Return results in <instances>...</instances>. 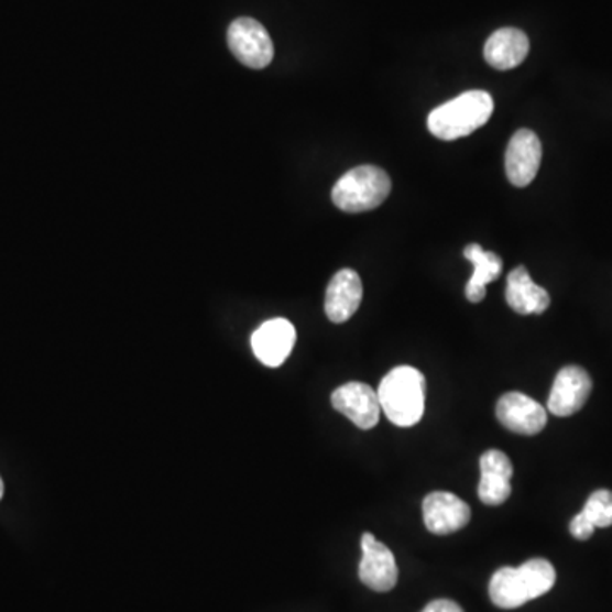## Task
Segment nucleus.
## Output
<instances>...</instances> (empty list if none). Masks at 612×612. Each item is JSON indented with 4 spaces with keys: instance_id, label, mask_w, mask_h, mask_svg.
<instances>
[{
    "instance_id": "obj_1",
    "label": "nucleus",
    "mask_w": 612,
    "mask_h": 612,
    "mask_svg": "<svg viewBox=\"0 0 612 612\" xmlns=\"http://www.w3.org/2000/svg\"><path fill=\"white\" fill-rule=\"evenodd\" d=\"M557 582V571L548 560L534 558L521 567H504L493 573L489 594L493 604L502 609H515L542 598Z\"/></svg>"
},
{
    "instance_id": "obj_17",
    "label": "nucleus",
    "mask_w": 612,
    "mask_h": 612,
    "mask_svg": "<svg viewBox=\"0 0 612 612\" xmlns=\"http://www.w3.org/2000/svg\"><path fill=\"white\" fill-rule=\"evenodd\" d=\"M465 258L473 264V274L468 281L465 293L471 303H480L485 298L487 284L499 280L504 264L499 255L483 251L480 243H470L465 249Z\"/></svg>"
},
{
    "instance_id": "obj_5",
    "label": "nucleus",
    "mask_w": 612,
    "mask_h": 612,
    "mask_svg": "<svg viewBox=\"0 0 612 612\" xmlns=\"http://www.w3.org/2000/svg\"><path fill=\"white\" fill-rule=\"evenodd\" d=\"M228 48L245 67L261 70L274 58V45L270 33L252 18H239L228 26Z\"/></svg>"
},
{
    "instance_id": "obj_12",
    "label": "nucleus",
    "mask_w": 612,
    "mask_h": 612,
    "mask_svg": "<svg viewBox=\"0 0 612 612\" xmlns=\"http://www.w3.org/2000/svg\"><path fill=\"white\" fill-rule=\"evenodd\" d=\"M296 330L286 318H273L262 324L252 336L255 358L265 367L277 368L292 354Z\"/></svg>"
},
{
    "instance_id": "obj_21",
    "label": "nucleus",
    "mask_w": 612,
    "mask_h": 612,
    "mask_svg": "<svg viewBox=\"0 0 612 612\" xmlns=\"http://www.w3.org/2000/svg\"><path fill=\"white\" fill-rule=\"evenodd\" d=\"M2 496H4V482H2V478H0V501H2Z\"/></svg>"
},
{
    "instance_id": "obj_6",
    "label": "nucleus",
    "mask_w": 612,
    "mask_h": 612,
    "mask_svg": "<svg viewBox=\"0 0 612 612\" xmlns=\"http://www.w3.org/2000/svg\"><path fill=\"white\" fill-rule=\"evenodd\" d=\"M362 558L359 579L374 592H389L398 582V567L392 549L378 542L373 534L364 533L361 539Z\"/></svg>"
},
{
    "instance_id": "obj_20",
    "label": "nucleus",
    "mask_w": 612,
    "mask_h": 612,
    "mask_svg": "<svg viewBox=\"0 0 612 612\" xmlns=\"http://www.w3.org/2000/svg\"><path fill=\"white\" fill-rule=\"evenodd\" d=\"M423 612H465L461 605L456 604L455 601L449 599H437V601L429 602Z\"/></svg>"
},
{
    "instance_id": "obj_7",
    "label": "nucleus",
    "mask_w": 612,
    "mask_h": 612,
    "mask_svg": "<svg viewBox=\"0 0 612 612\" xmlns=\"http://www.w3.org/2000/svg\"><path fill=\"white\" fill-rule=\"evenodd\" d=\"M499 423L514 434L536 436L548 424V414L542 404L520 392L505 393L496 402Z\"/></svg>"
},
{
    "instance_id": "obj_3",
    "label": "nucleus",
    "mask_w": 612,
    "mask_h": 612,
    "mask_svg": "<svg viewBox=\"0 0 612 612\" xmlns=\"http://www.w3.org/2000/svg\"><path fill=\"white\" fill-rule=\"evenodd\" d=\"M492 114V96L485 90H468L434 109L427 118V128L436 139L452 142L471 135L487 124Z\"/></svg>"
},
{
    "instance_id": "obj_13",
    "label": "nucleus",
    "mask_w": 612,
    "mask_h": 612,
    "mask_svg": "<svg viewBox=\"0 0 612 612\" xmlns=\"http://www.w3.org/2000/svg\"><path fill=\"white\" fill-rule=\"evenodd\" d=\"M480 471L482 480L478 485V496L485 505H501L507 501L512 493V468L511 459L499 449H489L480 458Z\"/></svg>"
},
{
    "instance_id": "obj_9",
    "label": "nucleus",
    "mask_w": 612,
    "mask_h": 612,
    "mask_svg": "<svg viewBox=\"0 0 612 612\" xmlns=\"http://www.w3.org/2000/svg\"><path fill=\"white\" fill-rule=\"evenodd\" d=\"M543 146L531 130L515 131L505 152V172L512 186L526 187L538 176Z\"/></svg>"
},
{
    "instance_id": "obj_18",
    "label": "nucleus",
    "mask_w": 612,
    "mask_h": 612,
    "mask_svg": "<svg viewBox=\"0 0 612 612\" xmlns=\"http://www.w3.org/2000/svg\"><path fill=\"white\" fill-rule=\"evenodd\" d=\"M582 514L594 527L612 526V492L595 490L583 505Z\"/></svg>"
},
{
    "instance_id": "obj_16",
    "label": "nucleus",
    "mask_w": 612,
    "mask_h": 612,
    "mask_svg": "<svg viewBox=\"0 0 612 612\" xmlns=\"http://www.w3.org/2000/svg\"><path fill=\"white\" fill-rule=\"evenodd\" d=\"M505 299L512 310L520 315L545 314L551 303L548 292L531 280L529 273L523 265L515 267L509 274Z\"/></svg>"
},
{
    "instance_id": "obj_2",
    "label": "nucleus",
    "mask_w": 612,
    "mask_h": 612,
    "mask_svg": "<svg viewBox=\"0 0 612 612\" xmlns=\"http://www.w3.org/2000/svg\"><path fill=\"white\" fill-rule=\"evenodd\" d=\"M381 411L390 423L412 427L426 411V378L412 367H398L381 380L378 389Z\"/></svg>"
},
{
    "instance_id": "obj_10",
    "label": "nucleus",
    "mask_w": 612,
    "mask_h": 612,
    "mask_svg": "<svg viewBox=\"0 0 612 612\" xmlns=\"http://www.w3.org/2000/svg\"><path fill=\"white\" fill-rule=\"evenodd\" d=\"M592 392V380L580 367L558 371L548 398V411L557 417H570L586 405Z\"/></svg>"
},
{
    "instance_id": "obj_19",
    "label": "nucleus",
    "mask_w": 612,
    "mask_h": 612,
    "mask_svg": "<svg viewBox=\"0 0 612 612\" xmlns=\"http://www.w3.org/2000/svg\"><path fill=\"white\" fill-rule=\"evenodd\" d=\"M595 527L590 524V521L587 520L586 515L582 512L571 520L570 523V533L573 538L580 539V542H586V539L592 538V534H594Z\"/></svg>"
},
{
    "instance_id": "obj_14",
    "label": "nucleus",
    "mask_w": 612,
    "mask_h": 612,
    "mask_svg": "<svg viewBox=\"0 0 612 612\" xmlns=\"http://www.w3.org/2000/svg\"><path fill=\"white\" fill-rule=\"evenodd\" d=\"M362 302V281L352 270H340L325 293V314L334 324H343L358 312Z\"/></svg>"
},
{
    "instance_id": "obj_11",
    "label": "nucleus",
    "mask_w": 612,
    "mask_h": 612,
    "mask_svg": "<svg viewBox=\"0 0 612 612\" xmlns=\"http://www.w3.org/2000/svg\"><path fill=\"white\" fill-rule=\"evenodd\" d=\"M424 523L437 536L463 529L471 520V509L451 492H433L424 499Z\"/></svg>"
},
{
    "instance_id": "obj_4",
    "label": "nucleus",
    "mask_w": 612,
    "mask_h": 612,
    "mask_svg": "<svg viewBox=\"0 0 612 612\" xmlns=\"http://www.w3.org/2000/svg\"><path fill=\"white\" fill-rule=\"evenodd\" d=\"M392 190L389 174L376 165H359L346 172L332 189V201L346 214H362L383 205Z\"/></svg>"
},
{
    "instance_id": "obj_8",
    "label": "nucleus",
    "mask_w": 612,
    "mask_h": 612,
    "mask_svg": "<svg viewBox=\"0 0 612 612\" xmlns=\"http://www.w3.org/2000/svg\"><path fill=\"white\" fill-rule=\"evenodd\" d=\"M332 407L359 429H373L380 423L381 405L378 393L361 381H349L332 393Z\"/></svg>"
},
{
    "instance_id": "obj_15",
    "label": "nucleus",
    "mask_w": 612,
    "mask_h": 612,
    "mask_svg": "<svg viewBox=\"0 0 612 612\" xmlns=\"http://www.w3.org/2000/svg\"><path fill=\"white\" fill-rule=\"evenodd\" d=\"M485 61L496 70H511L526 61L529 53V40L517 28H502L487 40Z\"/></svg>"
}]
</instances>
